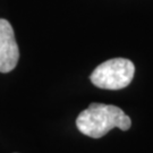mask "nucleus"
<instances>
[{
	"mask_svg": "<svg viewBox=\"0 0 153 153\" xmlns=\"http://www.w3.org/2000/svg\"><path fill=\"white\" fill-rule=\"evenodd\" d=\"M135 66L126 58H114L100 64L93 71L90 79L93 85L103 90H121L131 83Z\"/></svg>",
	"mask_w": 153,
	"mask_h": 153,
	"instance_id": "2",
	"label": "nucleus"
},
{
	"mask_svg": "<svg viewBox=\"0 0 153 153\" xmlns=\"http://www.w3.org/2000/svg\"><path fill=\"white\" fill-rule=\"evenodd\" d=\"M76 126L77 129L84 135L92 138H100L115 127L121 131L129 129L131 120L116 105L93 102L78 115Z\"/></svg>",
	"mask_w": 153,
	"mask_h": 153,
	"instance_id": "1",
	"label": "nucleus"
},
{
	"mask_svg": "<svg viewBox=\"0 0 153 153\" xmlns=\"http://www.w3.org/2000/svg\"><path fill=\"white\" fill-rule=\"evenodd\" d=\"M19 49L10 23L0 18V73H9L17 66Z\"/></svg>",
	"mask_w": 153,
	"mask_h": 153,
	"instance_id": "3",
	"label": "nucleus"
}]
</instances>
